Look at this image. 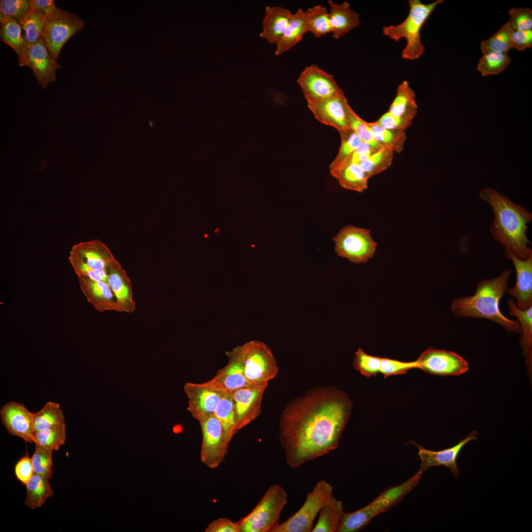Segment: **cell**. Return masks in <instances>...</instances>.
I'll return each mask as SVG.
<instances>
[{
	"mask_svg": "<svg viewBox=\"0 0 532 532\" xmlns=\"http://www.w3.org/2000/svg\"><path fill=\"white\" fill-rule=\"evenodd\" d=\"M394 153L392 150L382 147L358 165L369 179L391 166Z\"/></svg>",
	"mask_w": 532,
	"mask_h": 532,
	"instance_id": "39",
	"label": "cell"
},
{
	"mask_svg": "<svg viewBox=\"0 0 532 532\" xmlns=\"http://www.w3.org/2000/svg\"><path fill=\"white\" fill-rule=\"evenodd\" d=\"M66 424L53 426L34 432L33 440L35 445L58 450L66 441Z\"/></svg>",
	"mask_w": 532,
	"mask_h": 532,
	"instance_id": "41",
	"label": "cell"
},
{
	"mask_svg": "<svg viewBox=\"0 0 532 532\" xmlns=\"http://www.w3.org/2000/svg\"><path fill=\"white\" fill-rule=\"evenodd\" d=\"M45 18V15L32 8L20 22L24 39L27 47L33 45L43 38Z\"/></svg>",
	"mask_w": 532,
	"mask_h": 532,
	"instance_id": "35",
	"label": "cell"
},
{
	"mask_svg": "<svg viewBox=\"0 0 532 532\" xmlns=\"http://www.w3.org/2000/svg\"><path fill=\"white\" fill-rule=\"evenodd\" d=\"M510 314L516 317L518 321L522 332L520 344L523 352L526 355L529 363L531 364L532 345V306L526 310L519 309L514 300L509 299L508 301Z\"/></svg>",
	"mask_w": 532,
	"mask_h": 532,
	"instance_id": "32",
	"label": "cell"
},
{
	"mask_svg": "<svg viewBox=\"0 0 532 532\" xmlns=\"http://www.w3.org/2000/svg\"><path fill=\"white\" fill-rule=\"evenodd\" d=\"M416 368V362H403L388 358H381L380 373L385 378L390 376L403 374L408 370Z\"/></svg>",
	"mask_w": 532,
	"mask_h": 532,
	"instance_id": "49",
	"label": "cell"
},
{
	"mask_svg": "<svg viewBox=\"0 0 532 532\" xmlns=\"http://www.w3.org/2000/svg\"><path fill=\"white\" fill-rule=\"evenodd\" d=\"M415 362L416 368L438 376H458L469 369L467 362L458 354L433 348L423 351Z\"/></svg>",
	"mask_w": 532,
	"mask_h": 532,
	"instance_id": "14",
	"label": "cell"
},
{
	"mask_svg": "<svg viewBox=\"0 0 532 532\" xmlns=\"http://www.w3.org/2000/svg\"><path fill=\"white\" fill-rule=\"evenodd\" d=\"M25 66L30 67L44 89L56 80V71L62 66L51 57L43 38L28 47Z\"/></svg>",
	"mask_w": 532,
	"mask_h": 532,
	"instance_id": "19",
	"label": "cell"
},
{
	"mask_svg": "<svg viewBox=\"0 0 532 532\" xmlns=\"http://www.w3.org/2000/svg\"><path fill=\"white\" fill-rule=\"evenodd\" d=\"M305 11L307 32L311 33L318 38L332 32L329 12L326 7L315 5Z\"/></svg>",
	"mask_w": 532,
	"mask_h": 532,
	"instance_id": "37",
	"label": "cell"
},
{
	"mask_svg": "<svg viewBox=\"0 0 532 532\" xmlns=\"http://www.w3.org/2000/svg\"><path fill=\"white\" fill-rule=\"evenodd\" d=\"M49 480L40 475L33 474L26 484L27 493L24 500L26 506L33 510L39 507L54 495Z\"/></svg>",
	"mask_w": 532,
	"mask_h": 532,
	"instance_id": "33",
	"label": "cell"
},
{
	"mask_svg": "<svg viewBox=\"0 0 532 532\" xmlns=\"http://www.w3.org/2000/svg\"><path fill=\"white\" fill-rule=\"evenodd\" d=\"M513 29L507 21L490 37L483 40L480 49L484 54L488 52L507 53L513 48L511 40Z\"/></svg>",
	"mask_w": 532,
	"mask_h": 532,
	"instance_id": "40",
	"label": "cell"
},
{
	"mask_svg": "<svg viewBox=\"0 0 532 532\" xmlns=\"http://www.w3.org/2000/svg\"><path fill=\"white\" fill-rule=\"evenodd\" d=\"M85 25L84 21L77 15L58 7L46 17L42 38L55 61L57 62L66 42Z\"/></svg>",
	"mask_w": 532,
	"mask_h": 532,
	"instance_id": "9",
	"label": "cell"
},
{
	"mask_svg": "<svg viewBox=\"0 0 532 532\" xmlns=\"http://www.w3.org/2000/svg\"><path fill=\"white\" fill-rule=\"evenodd\" d=\"M1 422L8 432L30 443H34L33 413L23 404L10 401L0 410Z\"/></svg>",
	"mask_w": 532,
	"mask_h": 532,
	"instance_id": "16",
	"label": "cell"
},
{
	"mask_svg": "<svg viewBox=\"0 0 532 532\" xmlns=\"http://www.w3.org/2000/svg\"><path fill=\"white\" fill-rule=\"evenodd\" d=\"M224 430L226 440L229 445L236 429L235 413L232 393L227 392L220 401L214 413Z\"/></svg>",
	"mask_w": 532,
	"mask_h": 532,
	"instance_id": "34",
	"label": "cell"
},
{
	"mask_svg": "<svg viewBox=\"0 0 532 532\" xmlns=\"http://www.w3.org/2000/svg\"><path fill=\"white\" fill-rule=\"evenodd\" d=\"M477 437V432L472 431L454 446L438 451L427 449L416 444L421 461L418 471L423 473L431 467L442 466L449 468L453 475L458 477L460 471L457 464V458L464 447L470 441L476 440Z\"/></svg>",
	"mask_w": 532,
	"mask_h": 532,
	"instance_id": "17",
	"label": "cell"
},
{
	"mask_svg": "<svg viewBox=\"0 0 532 532\" xmlns=\"http://www.w3.org/2000/svg\"><path fill=\"white\" fill-rule=\"evenodd\" d=\"M239 348L244 375L250 384L268 383L277 375L276 360L265 343L250 340Z\"/></svg>",
	"mask_w": 532,
	"mask_h": 532,
	"instance_id": "7",
	"label": "cell"
},
{
	"mask_svg": "<svg viewBox=\"0 0 532 532\" xmlns=\"http://www.w3.org/2000/svg\"><path fill=\"white\" fill-rule=\"evenodd\" d=\"M31 0H1L0 13L19 23L31 11Z\"/></svg>",
	"mask_w": 532,
	"mask_h": 532,
	"instance_id": "48",
	"label": "cell"
},
{
	"mask_svg": "<svg viewBox=\"0 0 532 532\" xmlns=\"http://www.w3.org/2000/svg\"><path fill=\"white\" fill-rule=\"evenodd\" d=\"M415 98V93L409 83L403 81L398 86L395 97L388 111L396 116L414 118L418 109Z\"/></svg>",
	"mask_w": 532,
	"mask_h": 532,
	"instance_id": "31",
	"label": "cell"
},
{
	"mask_svg": "<svg viewBox=\"0 0 532 532\" xmlns=\"http://www.w3.org/2000/svg\"><path fill=\"white\" fill-rule=\"evenodd\" d=\"M184 390L188 399L187 409L199 422L214 415L227 393L211 379L201 383H186Z\"/></svg>",
	"mask_w": 532,
	"mask_h": 532,
	"instance_id": "11",
	"label": "cell"
},
{
	"mask_svg": "<svg viewBox=\"0 0 532 532\" xmlns=\"http://www.w3.org/2000/svg\"><path fill=\"white\" fill-rule=\"evenodd\" d=\"M348 103L343 93L323 100L307 102V106L319 122L340 132L351 129L347 115Z\"/></svg>",
	"mask_w": 532,
	"mask_h": 532,
	"instance_id": "18",
	"label": "cell"
},
{
	"mask_svg": "<svg viewBox=\"0 0 532 532\" xmlns=\"http://www.w3.org/2000/svg\"><path fill=\"white\" fill-rule=\"evenodd\" d=\"M32 8L46 17L51 14L58 7L53 0H31Z\"/></svg>",
	"mask_w": 532,
	"mask_h": 532,
	"instance_id": "56",
	"label": "cell"
},
{
	"mask_svg": "<svg viewBox=\"0 0 532 532\" xmlns=\"http://www.w3.org/2000/svg\"><path fill=\"white\" fill-rule=\"evenodd\" d=\"M293 14L282 7L266 6L260 36L270 44H276L285 33Z\"/></svg>",
	"mask_w": 532,
	"mask_h": 532,
	"instance_id": "25",
	"label": "cell"
},
{
	"mask_svg": "<svg viewBox=\"0 0 532 532\" xmlns=\"http://www.w3.org/2000/svg\"><path fill=\"white\" fill-rule=\"evenodd\" d=\"M267 386L268 383L250 384L232 393L238 432L260 414L263 394Z\"/></svg>",
	"mask_w": 532,
	"mask_h": 532,
	"instance_id": "15",
	"label": "cell"
},
{
	"mask_svg": "<svg viewBox=\"0 0 532 532\" xmlns=\"http://www.w3.org/2000/svg\"><path fill=\"white\" fill-rule=\"evenodd\" d=\"M72 248L95 270L107 269L109 265L116 260L107 245L99 239L80 242L74 244Z\"/></svg>",
	"mask_w": 532,
	"mask_h": 532,
	"instance_id": "26",
	"label": "cell"
},
{
	"mask_svg": "<svg viewBox=\"0 0 532 532\" xmlns=\"http://www.w3.org/2000/svg\"><path fill=\"white\" fill-rule=\"evenodd\" d=\"M108 284L113 292L121 311L133 312L136 304L133 299L131 280L125 270L116 260L107 268Z\"/></svg>",
	"mask_w": 532,
	"mask_h": 532,
	"instance_id": "22",
	"label": "cell"
},
{
	"mask_svg": "<svg viewBox=\"0 0 532 532\" xmlns=\"http://www.w3.org/2000/svg\"><path fill=\"white\" fill-rule=\"evenodd\" d=\"M328 3L331 33L333 38L339 39L360 26V15L350 8L349 2L344 1L338 4L329 0Z\"/></svg>",
	"mask_w": 532,
	"mask_h": 532,
	"instance_id": "24",
	"label": "cell"
},
{
	"mask_svg": "<svg viewBox=\"0 0 532 532\" xmlns=\"http://www.w3.org/2000/svg\"><path fill=\"white\" fill-rule=\"evenodd\" d=\"M14 472L17 479L26 485L34 474L32 458L26 453L16 463Z\"/></svg>",
	"mask_w": 532,
	"mask_h": 532,
	"instance_id": "52",
	"label": "cell"
},
{
	"mask_svg": "<svg viewBox=\"0 0 532 532\" xmlns=\"http://www.w3.org/2000/svg\"><path fill=\"white\" fill-rule=\"evenodd\" d=\"M202 433L200 459L211 469L218 467L225 460L228 444L221 424L213 415L200 422Z\"/></svg>",
	"mask_w": 532,
	"mask_h": 532,
	"instance_id": "12",
	"label": "cell"
},
{
	"mask_svg": "<svg viewBox=\"0 0 532 532\" xmlns=\"http://www.w3.org/2000/svg\"><path fill=\"white\" fill-rule=\"evenodd\" d=\"M287 503L284 488L278 484L271 485L253 510L237 521L240 532H272Z\"/></svg>",
	"mask_w": 532,
	"mask_h": 532,
	"instance_id": "6",
	"label": "cell"
},
{
	"mask_svg": "<svg viewBox=\"0 0 532 532\" xmlns=\"http://www.w3.org/2000/svg\"><path fill=\"white\" fill-rule=\"evenodd\" d=\"M337 254L351 263H365L372 258L377 243L372 238L369 230L348 225L333 237Z\"/></svg>",
	"mask_w": 532,
	"mask_h": 532,
	"instance_id": "10",
	"label": "cell"
},
{
	"mask_svg": "<svg viewBox=\"0 0 532 532\" xmlns=\"http://www.w3.org/2000/svg\"><path fill=\"white\" fill-rule=\"evenodd\" d=\"M511 40L513 48L519 51L532 47V30H513Z\"/></svg>",
	"mask_w": 532,
	"mask_h": 532,
	"instance_id": "55",
	"label": "cell"
},
{
	"mask_svg": "<svg viewBox=\"0 0 532 532\" xmlns=\"http://www.w3.org/2000/svg\"><path fill=\"white\" fill-rule=\"evenodd\" d=\"M78 279L82 293L97 311L122 312L108 283L85 277Z\"/></svg>",
	"mask_w": 532,
	"mask_h": 532,
	"instance_id": "23",
	"label": "cell"
},
{
	"mask_svg": "<svg viewBox=\"0 0 532 532\" xmlns=\"http://www.w3.org/2000/svg\"><path fill=\"white\" fill-rule=\"evenodd\" d=\"M421 477V474L416 472L406 481L384 491L367 505L355 511L345 513L338 532L361 531L374 517L399 502L416 487Z\"/></svg>",
	"mask_w": 532,
	"mask_h": 532,
	"instance_id": "5",
	"label": "cell"
},
{
	"mask_svg": "<svg viewBox=\"0 0 532 532\" xmlns=\"http://www.w3.org/2000/svg\"><path fill=\"white\" fill-rule=\"evenodd\" d=\"M443 1L436 0L425 4L419 0H409L408 1L409 11L405 19L398 25L383 27V34L391 39L396 41L402 38L406 39V44L401 52L403 59L416 60L424 53L425 49L421 40V29L436 6Z\"/></svg>",
	"mask_w": 532,
	"mask_h": 532,
	"instance_id": "4",
	"label": "cell"
},
{
	"mask_svg": "<svg viewBox=\"0 0 532 532\" xmlns=\"http://www.w3.org/2000/svg\"><path fill=\"white\" fill-rule=\"evenodd\" d=\"M333 487L322 480L318 481L306 496L300 508L272 532H310L317 514L332 495Z\"/></svg>",
	"mask_w": 532,
	"mask_h": 532,
	"instance_id": "8",
	"label": "cell"
},
{
	"mask_svg": "<svg viewBox=\"0 0 532 532\" xmlns=\"http://www.w3.org/2000/svg\"><path fill=\"white\" fill-rule=\"evenodd\" d=\"M504 254L512 261L516 273L515 285L508 289V294L515 298L519 309L526 310L532 306V257L522 260L507 249Z\"/></svg>",
	"mask_w": 532,
	"mask_h": 532,
	"instance_id": "20",
	"label": "cell"
},
{
	"mask_svg": "<svg viewBox=\"0 0 532 532\" xmlns=\"http://www.w3.org/2000/svg\"><path fill=\"white\" fill-rule=\"evenodd\" d=\"M297 82L307 102L323 100L344 93L333 76L316 65L306 67Z\"/></svg>",
	"mask_w": 532,
	"mask_h": 532,
	"instance_id": "13",
	"label": "cell"
},
{
	"mask_svg": "<svg viewBox=\"0 0 532 532\" xmlns=\"http://www.w3.org/2000/svg\"><path fill=\"white\" fill-rule=\"evenodd\" d=\"M376 151V150H375L370 144L366 142L362 141L358 148L343 162L329 168L350 164L358 165L360 163L366 160Z\"/></svg>",
	"mask_w": 532,
	"mask_h": 532,
	"instance_id": "53",
	"label": "cell"
},
{
	"mask_svg": "<svg viewBox=\"0 0 532 532\" xmlns=\"http://www.w3.org/2000/svg\"><path fill=\"white\" fill-rule=\"evenodd\" d=\"M346 110L350 127L358 135L362 141L368 143L376 151L381 149L382 146L374 139L368 122L359 117L349 103L347 105Z\"/></svg>",
	"mask_w": 532,
	"mask_h": 532,
	"instance_id": "43",
	"label": "cell"
},
{
	"mask_svg": "<svg viewBox=\"0 0 532 532\" xmlns=\"http://www.w3.org/2000/svg\"><path fill=\"white\" fill-rule=\"evenodd\" d=\"M205 532H240L237 522L228 518H219L210 522Z\"/></svg>",
	"mask_w": 532,
	"mask_h": 532,
	"instance_id": "54",
	"label": "cell"
},
{
	"mask_svg": "<svg viewBox=\"0 0 532 532\" xmlns=\"http://www.w3.org/2000/svg\"><path fill=\"white\" fill-rule=\"evenodd\" d=\"M226 355L228 359L227 365L211 380L229 393L250 385L244 375L239 345L227 351Z\"/></svg>",
	"mask_w": 532,
	"mask_h": 532,
	"instance_id": "21",
	"label": "cell"
},
{
	"mask_svg": "<svg viewBox=\"0 0 532 532\" xmlns=\"http://www.w3.org/2000/svg\"><path fill=\"white\" fill-rule=\"evenodd\" d=\"M479 197L492 208L494 217L490 231L494 239L520 259L532 257L529 247L532 244L526 234L532 212L491 187L481 191Z\"/></svg>",
	"mask_w": 532,
	"mask_h": 532,
	"instance_id": "2",
	"label": "cell"
},
{
	"mask_svg": "<svg viewBox=\"0 0 532 532\" xmlns=\"http://www.w3.org/2000/svg\"><path fill=\"white\" fill-rule=\"evenodd\" d=\"M510 58L507 53L488 52L483 54L477 68L482 76H486L499 73L509 65Z\"/></svg>",
	"mask_w": 532,
	"mask_h": 532,
	"instance_id": "42",
	"label": "cell"
},
{
	"mask_svg": "<svg viewBox=\"0 0 532 532\" xmlns=\"http://www.w3.org/2000/svg\"><path fill=\"white\" fill-rule=\"evenodd\" d=\"M374 139L382 147L399 153L404 148L406 139L404 131L384 129L372 122H368Z\"/></svg>",
	"mask_w": 532,
	"mask_h": 532,
	"instance_id": "36",
	"label": "cell"
},
{
	"mask_svg": "<svg viewBox=\"0 0 532 532\" xmlns=\"http://www.w3.org/2000/svg\"><path fill=\"white\" fill-rule=\"evenodd\" d=\"M0 37L2 41L15 52L18 57L19 66H25L28 47L24 41L20 24L13 19L4 16L0 22Z\"/></svg>",
	"mask_w": 532,
	"mask_h": 532,
	"instance_id": "30",
	"label": "cell"
},
{
	"mask_svg": "<svg viewBox=\"0 0 532 532\" xmlns=\"http://www.w3.org/2000/svg\"><path fill=\"white\" fill-rule=\"evenodd\" d=\"M381 357L366 353L362 348L355 352L353 366L362 375L370 377L380 373Z\"/></svg>",
	"mask_w": 532,
	"mask_h": 532,
	"instance_id": "45",
	"label": "cell"
},
{
	"mask_svg": "<svg viewBox=\"0 0 532 532\" xmlns=\"http://www.w3.org/2000/svg\"><path fill=\"white\" fill-rule=\"evenodd\" d=\"M508 21L513 30H532V10L529 8L514 7L509 11Z\"/></svg>",
	"mask_w": 532,
	"mask_h": 532,
	"instance_id": "50",
	"label": "cell"
},
{
	"mask_svg": "<svg viewBox=\"0 0 532 532\" xmlns=\"http://www.w3.org/2000/svg\"><path fill=\"white\" fill-rule=\"evenodd\" d=\"M413 119L396 116L387 111L374 123L386 129L404 131L411 125Z\"/></svg>",
	"mask_w": 532,
	"mask_h": 532,
	"instance_id": "51",
	"label": "cell"
},
{
	"mask_svg": "<svg viewBox=\"0 0 532 532\" xmlns=\"http://www.w3.org/2000/svg\"><path fill=\"white\" fill-rule=\"evenodd\" d=\"M352 408L349 396L333 387L314 389L289 403L279 422L287 465L297 468L336 449Z\"/></svg>",
	"mask_w": 532,
	"mask_h": 532,
	"instance_id": "1",
	"label": "cell"
},
{
	"mask_svg": "<svg viewBox=\"0 0 532 532\" xmlns=\"http://www.w3.org/2000/svg\"><path fill=\"white\" fill-rule=\"evenodd\" d=\"M339 133L341 137L340 146L335 158L330 164L329 168L343 162L358 148L362 141L351 129Z\"/></svg>",
	"mask_w": 532,
	"mask_h": 532,
	"instance_id": "47",
	"label": "cell"
},
{
	"mask_svg": "<svg viewBox=\"0 0 532 532\" xmlns=\"http://www.w3.org/2000/svg\"><path fill=\"white\" fill-rule=\"evenodd\" d=\"M330 170L331 175L345 189L363 192L368 188L369 178L357 164L339 166Z\"/></svg>",
	"mask_w": 532,
	"mask_h": 532,
	"instance_id": "29",
	"label": "cell"
},
{
	"mask_svg": "<svg viewBox=\"0 0 532 532\" xmlns=\"http://www.w3.org/2000/svg\"><path fill=\"white\" fill-rule=\"evenodd\" d=\"M511 273L504 269L498 276L483 279L477 284L473 295L454 299L451 310L456 316L485 318L504 327L508 331L521 332L519 322L505 317L499 309V301L508 290Z\"/></svg>",
	"mask_w": 532,
	"mask_h": 532,
	"instance_id": "3",
	"label": "cell"
},
{
	"mask_svg": "<svg viewBox=\"0 0 532 532\" xmlns=\"http://www.w3.org/2000/svg\"><path fill=\"white\" fill-rule=\"evenodd\" d=\"M53 450L35 445L32 458L34 473L50 479L53 476L52 452Z\"/></svg>",
	"mask_w": 532,
	"mask_h": 532,
	"instance_id": "46",
	"label": "cell"
},
{
	"mask_svg": "<svg viewBox=\"0 0 532 532\" xmlns=\"http://www.w3.org/2000/svg\"><path fill=\"white\" fill-rule=\"evenodd\" d=\"M68 260L77 277H85L108 283L107 269L98 270L92 268L72 248L68 255Z\"/></svg>",
	"mask_w": 532,
	"mask_h": 532,
	"instance_id": "44",
	"label": "cell"
},
{
	"mask_svg": "<svg viewBox=\"0 0 532 532\" xmlns=\"http://www.w3.org/2000/svg\"><path fill=\"white\" fill-rule=\"evenodd\" d=\"M306 32V13L299 8L293 14L285 33L275 44V54L279 56L291 49L302 39Z\"/></svg>",
	"mask_w": 532,
	"mask_h": 532,
	"instance_id": "27",
	"label": "cell"
},
{
	"mask_svg": "<svg viewBox=\"0 0 532 532\" xmlns=\"http://www.w3.org/2000/svg\"><path fill=\"white\" fill-rule=\"evenodd\" d=\"M312 532H338L345 512L343 503L332 495L321 509Z\"/></svg>",
	"mask_w": 532,
	"mask_h": 532,
	"instance_id": "28",
	"label": "cell"
},
{
	"mask_svg": "<svg viewBox=\"0 0 532 532\" xmlns=\"http://www.w3.org/2000/svg\"><path fill=\"white\" fill-rule=\"evenodd\" d=\"M34 432L50 427L66 424L60 404L48 401L38 411L33 413Z\"/></svg>",
	"mask_w": 532,
	"mask_h": 532,
	"instance_id": "38",
	"label": "cell"
}]
</instances>
